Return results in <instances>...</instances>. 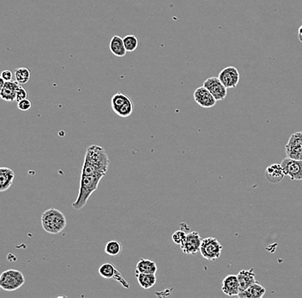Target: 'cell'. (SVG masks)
Here are the masks:
<instances>
[{
    "label": "cell",
    "instance_id": "ba28073f",
    "mask_svg": "<svg viewBox=\"0 0 302 298\" xmlns=\"http://www.w3.org/2000/svg\"><path fill=\"white\" fill-rule=\"evenodd\" d=\"M286 176L293 181H302V160L292 159L287 157L281 162Z\"/></svg>",
    "mask_w": 302,
    "mask_h": 298
},
{
    "label": "cell",
    "instance_id": "7c38bea8",
    "mask_svg": "<svg viewBox=\"0 0 302 298\" xmlns=\"http://www.w3.org/2000/svg\"><path fill=\"white\" fill-rule=\"evenodd\" d=\"M193 98L199 106L205 109L212 108L218 101L212 94L210 93V91L204 86L199 87L194 91Z\"/></svg>",
    "mask_w": 302,
    "mask_h": 298
},
{
    "label": "cell",
    "instance_id": "30bf717a",
    "mask_svg": "<svg viewBox=\"0 0 302 298\" xmlns=\"http://www.w3.org/2000/svg\"><path fill=\"white\" fill-rule=\"evenodd\" d=\"M218 77L226 88L233 89L238 86L241 79V75L236 67H228L221 71Z\"/></svg>",
    "mask_w": 302,
    "mask_h": 298
},
{
    "label": "cell",
    "instance_id": "ac0fdd59",
    "mask_svg": "<svg viewBox=\"0 0 302 298\" xmlns=\"http://www.w3.org/2000/svg\"><path fill=\"white\" fill-rule=\"evenodd\" d=\"M109 48L111 53L119 58H123L126 55L127 51L125 49L124 40L121 36L119 35H114L112 37L110 43H109Z\"/></svg>",
    "mask_w": 302,
    "mask_h": 298
},
{
    "label": "cell",
    "instance_id": "9c48e42d",
    "mask_svg": "<svg viewBox=\"0 0 302 298\" xmlns=\"http://www.w3.org/2000/svg\"><path fill=\"white\" fill-rule=\"evenodd\" d=\"M204 86L210 91L217 101H223L228 95V89L221 82L218 77L207 78L204 82Z\"/></svg>",
    "mask_w": 302,
    "mask_h": 298
},
{
    "label": "cell",
    "instance_id": "ffe728a7",
    "mask_svg": "<svg viewBox=\"0 0 302 298\" xmlns=\"http://www.w3.org/2000/svg\"><path fill=\"white\" fill-rule=\"evenodd\" d=\"M157 264L148 259H141L136 266V273H154L157 272Z\"/></svg>",
    "mask_w": 302,
    "mask_h": 298
},
{
    "label": "cell",
    "instance_id": "d4e9b609",
    "mask_svg": "<svg viewBox=\"0 0 302 298\" xmlns=\"http://www.w3.org/2000/svg\"><path fill=\"white\" fill-rule=\"evenodd\" d=\"M121 250H122V247H121L120 242L118 241H110L106 243V247H105V252L106 254L113 256V257L119 256Z\"/></svg>",
    "mask_w": 302,
    "mask_h": 298
},
{
    "label": "cell",
    "instance_id": "6da1fadb",
    "mask_svg": "<svg viewBox=\"0 0 302 298\" xmlns=\"http://www.w3.org/2000/svg\"><path fill=\"white\" fill-rule=\"evenodd\" d=\"M110 159L106 150L100 145H90L85 153L82 174L85 176L104 177L109 171Z\"/></svg>",
    "mask_w": 302,
    "mask_h": 298
},
{
    "label": "cell",
    "instance_id": "2e32d148",
    "mask_svg": "<svg viewBox=\"0 0 302 298\" xmlns=\"http://www.w3.org/2000/svg\"><path fill=\"white\" fill-rule=\"evenodd\" d=\"M237 277H238L239 283H240V293L247 290V288L257 282L254 271L252 268L250 270H241L237 275Z\"/></svg>",
    "mask_w": 302,
    "mask_h": 298
},
{
    "label": "cell",
    "instance_id": "5b68a950",
    "mask_svg": "<svg viewBox=\"0 0 302 298\" xmlns=\"http://www.w3.org/2000/svg\"><path fill=\"white\" fill-rule=\"evenodd\" d=\"M25 278L18 270H7L0 276V288L6 291H15L24 285Z\"/></svg>",
    "mask_w": 302,
    "mask_h": 298
},
{
    "label": "cell",
    "instance_id": "83f0119b",
    "mask_svg": "<svg viewBox=\"0 0 302 298\" xmlns=\"http://www.w3.org/2000/svg\"><path fill=\"white\" fill-rule=\"evenodd\" d=\"M28 98V92H27L26 90L23 87V86H20V88L18 89V91H17V93H16V101H21V100H24V99Z\"/></svg>",
    "mask_w": 302,
    "mask_h": 298
},
{
    "label": "cell",
    "instance_id": "5bb4252c",
    "mask_svg": "<svg viewBox=\"0 0 302 298\" xmlns=\"http://www.w3.org/2000/svg\"><path fill=\"white\" fill-rule=\"evenodd\" d=\"M21 84H19L16 81H9L6 82L0 89V96L1 98L7 101H16V93Z\"/></svg>",
    "mask_w": 302,
    "mask_h": 298
},
{
    "label": "cell",
    "instance_id": "3957f363",
    "mask_svg": "<svg viewBox=\"0 0 302 298\" xmlns=\"http://www.w3.org/2000/svg\"><path fill=\"white\" fill-rule=\"evenodd\" d=\"M41 226L49 234L57 235L64 230L67 220L64 213L55 208L45 210L41 215Z\"/></svg>",
    "mask_w": 302,
    "mask_h": 298
},
{
    "label": "cell",
    "instance_id": "7a4b0ae2",
    "mask_svg": "<svg viewBox=\"0 0 302 298\" xmlns=\"http://www.w3.org/2000/svg\"><path fill=\"white\" fill-rule=\"evenodd\" d=\"M103 177L96 176H85L81 175L80 187L77 200L72 204L75 210H79L84 207L91 195L98 189L99 184Z\"/></svg>",
    "mask_w": 302,
    "mask_h": 298
},
{
    "label": "cell",
    "instance_id": "277c9868",
    "mask_svg": "<svg viewBox=\"0 0 302 298\" xmlns=\"http://www.w3.org/2000/svg\"><path fill=\"white\" fill-rule=\"evenodd\" d=\"M112 109L119 117L127 118L133 112V101L130 96L123 92H118L111 99Z\"/></svg>",
    "mask_w": 302,
    "mask_h": 298
},
{
    "label": "cell",
    "instance_id": "f546056e",
    "mask_svg": "<svg viewBox=\"0 0 302 298\" xmlns=\"http://www.w3.org/2000/svg\"><path fill=\"white\" fill-rule=\"evenodd\" d=\"M298 38H299V41L302 43V25L299 27L298 30Z\"/></svg>",
    "mask_w": 302,
    "mask_h": 298
},
{
    "label": "cell",
    "instance_id": "8992f818",
    "mask_svg": "<svg viewBox=\"0 0 302 298\" xmlns=\"http://www.w3.org/2000/svg\"><path fill=\"white\" fill-rule=\"evenodd\" d=\"M223 245L215 237H206L202 240L200 253L208 261H215L220 258L223 251Z\"/></svg>",
    "mask_w": 302,
    "mask_h": 298
},
{
    "label": "cell",
    "instance_id": "484cf974",
    "mask_svg": "<svg viewBox=\"0 0 302 298\" xmlns=\"http://www.w3.org/2000/svg\"><path fill=\"white\" fill-rule=\"evenodd\" d=\"M186 233L183 231L182 229H178L172 234V242H175V244L177 245H181L186 238Z\"/></svg>",
    "mask_w": 302,
    "mask_h": 298
},
{
    "label": "cell",
    "instance_id": "cb8c5ba5",
    "mask_svg": "<svg viewBox=\"0 0 302 298\" xmlns=\"http://www.w3.org/2000/svg\"><path fill=\"white\" fill-rule=\"evenodd\" d=\"M123 40H124L125 49L129 53H133L139 47V40L136 35H125V37L123 38Z\"/></svg>",
    "mask_w": 302,
    "mask_h": 298
},
{
    "label": "cell",
    "instance_id": "603a6c76",
    "mask_svg": "<svg viewBox=\"0 0 302 298\" xmlns=\"http://www.w3.org/2000/svg\"><path fill=\"white\" fill-rule=\"evenodd\" d=\"M30 71L28 68L25 67H20L17 68L15 71V77H16V81L19 84L24 86L25 83L29 82L30 79Z\"/></svg>",
    "mask_w": 302,
    "mask_h": 298
},
{
    "label": "cell",
    "instance_id": "7402d4cb",
    "mask_svg": "<svg viewBox=\"0 0 302 298\" xmlns=\"http://www.w3.org/2000/svg\"><path fill=\"white\" fill-rule=\"evenodd\" d=\"M119 272L112 263H103L99 268V274L105 280H116Z\"/></svg>",
    "mask_w": 302,
    "mask_h": 298
},
{
    "label": "cell",
    "instance_id": "4316f807",
    "mask_svg": "<svg viewBox=\"0 0 302 298\" xmlns=\"http://www.w3.org/2000/svg\"><path fill=\"white\" fill-rule=\"evenodd\" d=\"M17 108L21 111H28L32 108V103H31V101H29V99H24V100L17 102Z\"/></svg>",
    "mask_w": 302,
    "mask_h": 298
},
{
    "label": "cell",
    "instance_id": "9a60e30c",
    "mask_svg": "<svg viewBox=\"0 0 302 298\" xmlns=\"http://www.w3.org/2000/svg\"><path fill=\"white\" fill-rule=\"evenodd\" d=\"M286 174L284 172V168L282 164H272L269 166L265 171V177L270 183L277 184L284 180Z\"/></svg>",
    "mask_w": 302,
    "mask_h": 298
},
{
    "label": "cell",
    "instance_id": "52a82bcc",
    "mask_svg": "<svg viewBox=\"0 0 302 298\" xmlns=\"http://www.w3.org/2000/svg\"><path fill=\"white\" fill-rule=\"evenodd\" d=\"M287 157L292 159L302 160V132L292 134L285 146Z\"/></svg>",
    "mask_w": 302,
    "mask_h": 298
},
{
    "label": "cell",
    "instance_id": "d6986e66",
    "mask_svg": "<svg viewBox=\"0 0 302 298\" xmlns=\"http://www.w3.org/2000/svg\"><path fill=\"white\" fill-rule=\"evenodd\" d=\"M265 288L263 287L260 283L256 282L247 288V290L240 293L238 296L240 298H261L265 295Z\"/></svg>",
    "mask_w": 302,
    "mask_h": 298
},
{
    "label": "cell",
    "instance_id": "e0dca14e",
    "mask_svg": "<svg viewBox=\"0 0 302 298\" xmlns=\"http://www.w3.org/2000/svg\"><path fill=\"white\" fill-rule=\"evenodd\" d=\"M15 173L11 168L2 167L0 168V191H7L14 182Z\"/></svg>",
    "mask_w": 302,
    "mask_h": 298
},
{
    "label": "cell",
    "instance_id": "f1b7e54d",
    "mask_svg": "<svg viewBox=\"0 0 302 298\" xmlns=\"http://www.w3.org/2000/svg\"><path fill=\"white\" fill-rule=\"evenodd\" d=\"M12 77H13V75H12V72L11 71H9V70H6V71H4L2 73H1V78H3L6 82H9V81H12Z\"/></svg>",
    "mask_w": 302,
    "mask_h": 298
},
{
    "label": "cell",
    "instance_id": "44dd1931",
    "mask_svg": "<svg viewBox=\"0 0 302 298\" xmlns=\"http://www.w3.org/2000/svg\"><path fill=\"white\" fill-rule=\"evenodd\" d=\"M138 285L144 290L153 287L157 283V275L154 273H136Z\"/></svg>",
    "mask_w": 302,
    "mask_h": 298
},
{
    "label": "cell",
    "instance_id": "4fadbf2b",
    "mask_svg": "<svg viewBox=\"0 0 302 298\" xmlns=\"http://www.w3.org/2000/svg\"><path fill=\"white\" fill-rule=\"evenodd\" d=\"M222 290L228 296L238 295L240 293V283L236 275H228L224 278L222 284Z\"/></svg>",
    "mask_w": 302,
    "mask_h": 298
},
{
    "label": "cell",
    "instance_id": "8fae6325",
    "mask_svg": "<svg viewBox=\"0 0 302 298\" xmlns=\"http://www.w3.org/2000/svg\"><path fill=\"white\" fill-rule=\"evenodd\" d=\"M202 238L197 231L190 232L186 235L185 242L180 245L181 250L186 254H196L200 251Z\"/></svg>",
    "mask_w": 302,
    "mask_h": 298
}]
</instances>
